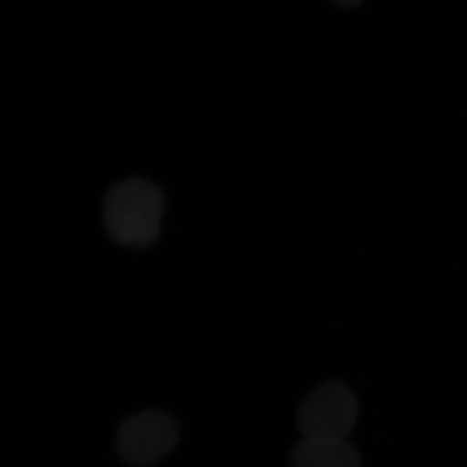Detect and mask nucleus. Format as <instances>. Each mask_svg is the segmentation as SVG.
Masks as SVG:
<instances>
[{"label":"nucleus","instance_id":"2","mask_svg":"<svg viewBox=\"0 0 467 467\" xmlns=\"http://www.w3.org/2000/svg\"><path fill=\"white\" fill-rule=\"evenodd\" d=\"M356 418L358 402L348 387L327 383L306 396L297 414V426L303 438L346 441Z\"/></svg>","mask_w":467,"mask_h":467},{"label":"nucleus","instance_id":"4","mask_svg":"<svg viewBox=\"0 0 467 467\" xmlns=\"http://www.w3.org/2000/svg\"><path fill=\"white\" fill-rule=\"evenodd\" d=\"M292 467H361L359 454L342 439L303 438L291 453Z\"/></svg>","mask_w":467,"mask_h":467},{"label":"nucleus","instance_id":"3","mask_svg":"<svg viewBox=\"0 0 467 467\" xmlns=\"http://www.w3.org/2000/svg\"><path fill=\"white\" fill-rule=\"evenodd\" d=\"M177 441L174 420L159 411H144L128 418L117 432L119 454L129 465L137 467L164 459Z\"/></svg>","mask_w":467,"mask_h":467},{"label":"nucleus","instance_id":"1","mask_svg":"<svg viewBox=\"0 0 467 467\" xmlns=\"http://www.w3.org/2000/svg\"><path fill=\"white\" fill-rule=\"evenodd\" d=\"M164 213V199L155 184L128 180L115 184L104 202V223L112 239L131 247L155 241Z\"/></svg>","mask_w":467,"mask_h":467},{"label":"nucleus","instance_id":"5","mask_svg":"<svg viewBox=\"0 0 467 467\" xmlns=\"http://www.w3.org/2000/svg\"><path fill=\"white\" fill-rule=\"evenodd\" d=\"M335 5H339L342 8H352L362 3V0H333Z\"/></svg>","mask_w":467,"mask_h":467}]
</instances>
